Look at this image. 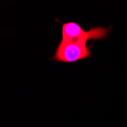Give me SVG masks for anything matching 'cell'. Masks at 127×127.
Returning a JSON list of instances; mask_svg holds the SVG:
<instances>
[{
    "mask_svg": "<svg viewBox=\"0 0 127 127\" xmlns=\"http://www.w3.org/2000/svg\"><path fill=\"white\" fill-rule=\"evenodd\" d=\"M57 22L62 25V39L67 42H75L87 44L90 40H106L110 35L112 27L104 28L100 25L92 27L88 31H84L80 25L74 21L63 23L58 19Z\"/></svg>",
    "mask_w": 127,
    "mask_h": 127,
    "instance_id": "obj_1",
    "label": "cell"
},
{
    "mask_svg": "<svg viewBox=\"0 0 127 127\" xmlns=\"http://www.w3.org/2000/svg\"><path fill=\"white\" fill-rule=\"evenodd\" d=\"M94 43L90 45L60 40L50 60L63 63H74L92 57L91 50Z\"/></svg>",
    "mask_w": 127,
    "mask_h": 127,
    "instance_id": "obj_2",
    "label": "cell"
}]
</instances>
